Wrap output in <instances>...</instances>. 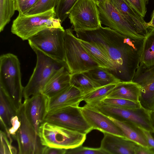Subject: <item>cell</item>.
<instances>
[{"label":"cell","mask_w":154,"mask_h":154,"mask_svg":"<svg viewBox=\"0 0 154 154\" xmlns=\"http://www.w3.org/2000/svg\"><path fill=\"white\" fill-rule=\"evenodd\" d=\"M77 37L103 51L113 63L114 75L122 81H132L140 63L143 40H134L109 27L75 32Z\"/></svg>","instance_id":"cell-1"},{"label":"cell","mask_w":154,"mask_h":154,"mask_svg":"<svg viewBox=\"0 0 154 154\" xmlns=\"http://www.w3.org/2000/svg\"><path fill=\"white\" fill-rule=\"evenodd\" d=\"M20 63L10 53L0 57V89L17 112L22 103L24 87L21 82Z\"/></svg>","instance_id":"cell-2"},{"label":"cell","mask_w":154,"mask_h":154,"mask_svg":"<svg viewBox=\"0 0 154 154\" xmlns=\"http://www.w3.org/2000/svg\"><path fill=\"white\" fill-rule=\"evenodd\" d=\"M38 134L42 146L65 149L82 145L86 139V134L46 121L40 125Z\"/></svg>","instance_id":"cell-3"},{"label":"cell","mask_w":154,"mask_h":154,"mask_svg":"<svg viewBox=\"0 0 154 154\" xmlns=\"http://www.w3.org/2000/svg\"><path fill=\"white\" fill-rule=\"evenodd\" d=\"M54 8L42 13L26 15L19 14L13 22L11 32L23 40H28L44 29L62 26Z\"/></svg>","instance_id":"cell-4"},{"label":"cell","mask_w":154,"mask_h":154,"mask_svg":"<svg viewBox=\"0 0 154 154\" xmlns=\"http://www.w3.org/2000/svg\"><path fill=\"white\" fill-rule=\"evenodd\" d=\"M32 48L36 55V63L28 83L24 88V100L31 95L42 93L51 78L60 69L66 65L65 62L57 60L37 49Z\"/></svg>","instance_id":"cell-5"},{"label":"cell","mask_w":154,"mask_h":154,"mask_svg":"<svg viewBox=\"0 0 154 154\" xmlns=\"http://www.w3.org/2000/svg\"><path fill=\"white\" fill-rule=\"evenodd\" d=\"M65 62L70 75L88 71L100 67L81 43L72 30H65L64 35Z\"/></svg>","instance_id":"cell-6"},{"label":"cell","mask_w":154,"mask_h":154,"mask_svg":"<svg viewBox=\"0 0 154 154\" xmlns=\"http://www.w3.org/2000/svg\"><path fill=\"white\" fill-rule=\"evenodd\" d=\"M65 31L62 26L44 29L30 38L29 44L55 60L65 62Z\"/></svg>","instance_id":"cell-7"},{"label":"cell","mask_w":154,"mask_h":154,"mask_svg":"<svg viewBox=\"0 0 154 154\" xmlns=\"http://www.w3.org/2000/svg\"><path fill=\"white\" fill-rule=\"evenodd\" d=\"M86 104L108 117L118 121L130 122L144 130L154 132V127L150 117V112L142 107L128 109L98 103Z\"/></svg>","instance_id":"cell-8"},{"label":"cell","mask_w":154,"mask_h":154,"mask_svg":"<svg viewBox=\"0 0 154 154\" xmlns=\"http://www.w3.org/2000/svg\"><path fill=\"white\" fill-rule=\"evenodd\" d=\"M68 17L75 32L96 29L102 26L97 6L92 0H79Z\"/></svg>","instance_id":"cell-9"},{"label":"cell","mask_w":154,"mask_h":154,"mask_svg":"<svg viewBox=\"0 0 154 154\" xmlns=\"http://www.w3.org/2000/svg\"><path fill=\"white\" fill-rule=\"evenodd\" d=\"M20 122L14 139L18 144V154H42L43 146L33 125L26 116L23 101L17 112Z\"/></svg>","instance_id":"cell-10"},{"label":"cell","mask_w":154,"mask_h":154,"mask_svg":"<svg viewBox=\"0 0 154 154\" xmlns=\"http://www.w3.org/2000/svg\"><path fill=\"white\" fill-rule=\"evenodd\" d=\"M44 121L86 134L93 130L79 106H69L48 112Z\"/></svg>","instance_id":"cell-11"},{"label":"cell","mask_w":154,"mask_h":154,"mask_svg":"<svg viewBox=\"0 0 154 154\" xmlns=\"http://www.w3.org/2000/svg\"><path fill=\"white\" fill-rule=\"evenodd\" d=\"M97 5L101 24L133 40L144 39L145 36L138 33L109 1Z\"/></svg>","instance_id":"cell-12"},{"label":"cell","mask_w":154,"mask_h":154,"mask_svg":"<svg viewBox=\"0 0 154 154\" xmlns=\"http://www.w3.org/2000/svg\"><path fill=\"white\" fill-rule=\"evenodd\" d=\"M139 84L141 90L139 102L149 112L154 110V66L145 67L140 63L132 80Z\"/></svg>","instance_id":"cell-13"},{"label":"cell","mask_w":154,"mask_h":154,"mask_svg":"<svg viewBox=\"0 0 154 154\" xmlns=\"http://www.w3.org/2000/svg\"><path fill=\"white\" fill-rule=\"evenodd\" d=\"M80 108L85 119L93 129L126 138L122 131L108 117L86 104Z\"/></svg>","instance_id":"cell-14"},{"label":"cell","mask_w":154,"mask_h":154,"mask_svg":"<svg viewBox=\"0 0 154 154\" xmlns=\"http://www.w3.org/2000/svg\"><path fill=\"white\" fill-rule=\"evenodd\" d=\"M48 99L47 97L40 93L32 95L24 101L26 116L38 135L39 127L44 121L48 112Z\"/></svg>","instance_id":"cell-15"},{"label":"cell","mask_w":154,"mask_h":154,"mask_svg":"<svg viewBox=\"0 0 154 154\" xmlns=\"http://www.w3.org/2000/svg\"><path fill=\"white\" fill-rule=\"evenodd\" d=\"M100 147L108 154H134L138 145L128 139L115 134L103 133Z\"/></svg>","instance_id":"cell-16"},{"label":"cell","mask_w":154,"mask_h":154,"mask_svg":"<svg viewBox=\"0 0 154 154\" xmlns=\"http://www.w3.org/2000/svg\"><path fill=\"white\" fill-rule=\"evenodd\" d=\"M83 96L79 90L70 85L55 95L48 98V112L69 106H79L82 101Z\"/></svg>","instance_id":"cell-17"},{"label":"cell","mask_w":154,"mask_h":154,"mask_svg":"<svg viewBox=\"0 0 154 154\" xmlns=\"http://www.w3.org/2000/svg\"><path fill=\"white\" fill-rule=\"evenodd\" d=\"M124 18L139 33L145 36L149 29L147 23L124 0H109Z\"/></svg>","instance_id":"cell-18"},{"label":"cell","mask_w":154,"mask_h":154,"mask_svg":"<svg viewBox=\"0 0 154 154\" xmlns=\"http://www.w3.org/2000/svg\"><path fill=\"white\" fill-rule=\"evenodd\" d=\"M70 76L66 65L63 66L48 81L42 93L49 98L61 92L70 86Z\"/></svg>","instance_id":"cell-19"},{"label":"cell","mask_w":154,"mask_h":154,"mask_svg":"<svg viewBox=\"0 0 154 154\" xmlns=\"http://www.w3.org/2000/svg\"><path fill=\"white\" fill-rule=\"evenodd\" d=\"M140 85L132 81H121L116 84L112 92L106 98H120L139 102Z\"/></svg>","instance_id":"cell-20"},{"label":"cell","mask_w":154,"mask_h":154,"mask_svg":"<svg viewBox=\"0 0 154 154\" xmlns=\"http://www.w3.org/2000/svg\"><path fill=\"white\" fill-rule=\"evenodd\" d=\"M108 117L122 131L126 139L148 148L147 141L142 128L130 122L118 121Z\"/></svg>","instance_id":"cell-21"},{"label":"cell","mask_w":154,"mask_h":154,"mask_svg":"<svg viewBox=\"0 0 154 154\" xmlns=\"http://www.w3.org/2000/svg\"><path fill=\"white\" fill-rule=\"evenodd\" d=\"M17 115V111L7 99L6 95L0 89V116L1 127L7 134L10 142L13 140L8 132L11 127V118Z\"/></svg>","instance_id":"cell-22"},{"label":"cell","mask_w":154,"mask_h":154,"mask_svg":"<svg viewBox=\"0 0 154 154\" xmlns=\"http://www.w3.org/2000/svg\"><path fill=\"white\" fill-rule=\"evenodd\" d=\"M79 39L88 53L99 66L106 69L114 74L115 70L114 66L106 54L94 44L79 38Z\"/></svg>","instance_id":"cell-23"},{"label":"cell","mask_w":154,"mask_h":154,"mask_svg":"<svg viewBox=\"0 0 154 154\" xmlns=\"http://www.w3.org/2000/svg\"><path fill=\"white\" fill-rule=\"evenodd\" d=\"M143 40L140 54V63L145 67L154 66V29H149Z\"/></svg>","instance_id":"cell-24"},{"label":"cell","mask_w":154,"mask_h":154,"mask_svg":"<svg viewBox=\"0 0 154 154\" xmlns=\"http://www.w3.org/2000/svg\"><path fill=\"white\" fill-rule=\"evenodd\" d=\"M84 72L100 87L116 84L122 81L106 69L100 67Z\"/></svg>","instance_id":"cell-25"},{"label":"cell","mask_w":154,"mask_h":154,"mask_svg":"<svg viewBox=\"0 0 154 154\" xmlns=\"http://www.w3.org/2000/svg\"><path fill=\"white\" fill-rule=\"evenodd\" d=\"M70 84L79 90L83 96L100 87L84 72L70 75Z\"/></svg>","instance_id":"cell-26"},{"label":"cell","mask_w":154,"mask_h":154,"mask_svg":"<svg viewBox=\"0 0 154 154\" xmlns=\"http://www.w3.org/2000/svg\"><path fill=\"white\" fill-rule=\"evenodd\" d=\"M16 11V0H0V32L10 22Z\"/></svg>","instance_id":"cell-27"},{"label":"cell","mask_w":154,"mask_h":154,"mask_svg":"<svg viewBox=\"0 0 154 154\" xmlns=\"http://www.w3.org/2000/svg\"><path fill=\"white\" fill-rule=\"evenodd\" d=\"M116 84H111L96 88L83 96L82 101L86 104H91L100 102L112 92Z\"/></svg>","instance_id":"cell-28"},{"label":"cell","mask_w":154,"mask_h":154,"mask_svg":"<svg viewBox=\"0 0 154 154\" xmlns=\"http://www.w3.org/2000/svg\"><path fill=\"white\" fill-rule=\"evenodd\" d=\"M79 0H57L54 8L57 18L62 24L68 17L70 11Z\"/></svg>","instance_id":"cell-29"},{"label":"cell","mask_w":154,"mask_h":154,"mask_svg":"<svg viewBox=\"0 0 154 154\" xmlns=\"http://www.w3.org/2000/svg\"><path fill=\"white\" fill-rule=\"evenodd\" d=\"M95 103L128 109L137 108L141 107L139 102L116 98H105L100 102L93 104Z\"/></svg>","instance_id":"cell-30"},{"label":"cell","mask_w":154,"mask_h":154,"mask_svg":"<svg viewBox=\"0 0 154 154\" xmlns=\"http://www.w3.org/2000/svg\"><path fill=\"white\" fill-rule=\"evenodd\" d=\"M57 0H39L25 14L31 15L45 12L55 8Z\"/></svg>","instance_id":"cell-31"},{"label":"cell","mask_w":154,"mask_h":154,"mask_svg":"<svg viewBox=\"0 0 154 154\" xmlns=\"http://www.w3.org/2000/svg\"><path fill=\"white\" fill-rule=\"evenodd\" d=\"M0 154H16L17 150L12 145L6 133L0 130Z\"/></svg>","instance_id":"cell-32"},{"label":"cell","mask_w":154,"mask_h":154,"mask_svg":"<svg viewBox=\"0 0 154 154\" xmlns=\"http://www.w3.org/2000/svg\"><path fill=\"white\" fill-rule=\"evenodd\" d=\"M66 154H108L101 147L91 148L83 146L82 145L77 147L66 149Z\"/></svg>","instance_id":"cell-33"},{"label":"cell","mask_w":154,"mask_h":154,"mask_svg":"<svg viewBox=\"0 0 154 154\" xmlns=\"http://www.w3.org/2000/svg\"><path fill=\"white\" fill-rule=\"evenodd\" d=\"M139 15L145 17L147 12L146 5L148 0H124Z\"/></svg>","instance_id":"cell-34"},{"label":"cell","mask_w":154,"mask_h":154,"mask_svg":"<svg viewBox=\"0 0 154 154\" xmlns=\"http://www.w3.org/2000/svg\"><path fill=\"white\" fill-rule=\"evenodd\" d=\"M39 0H25L16 9L19 14H25Z\"/></svg>","instance_id":"cell-35"},{"label":"cell","mask_w":154,"mask_h":154,"mask_svg":"<svg viewBox=\"0 0 154 154\" xmlns=\"http://www.w3.org/2000/svg\"><path fill=\"white\" fill-rule=\"evenodd\" d=\"M11 127L9 129L8 132L11 136L14 139L16 133L20 125V122L17 114L11 118Z\"/></svg>","instance_id":"cell-36"},{"label":"cell","mask_w":154,"mask_h":154,"mask_svg":"<svg viewBox=\"0 0 154 154\" xmlns=\"http://www.w3.org/2000/svg\"><path fill=\"white\" fill-rule=\"evenodd\" d=\"M66 149L43 146L42 154H65Z\"/></svg>","instance_id":"cell-37"},{"label":"cell","mask_w":154,"mask_h":154,"mask_svg":"<svg viewBox=\"0 0 154 154\" xmlns=\"http://www.w3.org/2000/svg\"><path fill=\"white\" fill-rule=\"evenodd\" d=\"M143 130L147 141L148 148L153 154H154V135L153 132L149 131L143 129Z\"/></svg>","instance_id":"cell-38"},{"label":"cell","mask_w":154,"mask_h":154,"mask_svg":"<svg viewBox=\"0 0 154 154\" xmlns=\"http://www.w3.org/2000/svg\"><path fill=\"white\" fill-rule=\"evenodd\" d=\"M134 154H153L147 148L138 145L134 151Z\"/></svg>","instance_id":"cell-39"},{"label":"cell","mask_w":154,"mask_h":154,"mask_svg":"<svg viewBox=\"0 0 154 154\" xmlns=\"http://www.w3.org/2000/svg\"><path fill=\"white\" fill-rule=\"evenodd\" d=\"M147 25L148 29H154V17L152 18L151 19L149 22L147 23Z\"/></svg>","instance_id":"cell-40"},{"label":"cell","mask_w":154,"mask_h":154,"mask_svg":"<svg viewBox=\"0 0 154 154\" xmlns=\"http://www.w3.org/2000/svg\"><path fill=\"white\" fill-rule=\"evenodd\" d=\"M150 115L152 124L154 127V110L150 112Z\"/></svg>","instance_id":"cell-41"},{"label":"cell","mask_w":154,"mask_h":154,"mask_svg":"<svg viewBox=\"0 0 154 154\" xmlns=\"http://www.w3.org/2000/svg\"><path fill=\"white\" fill-rule=\"evenodd\" d=\"M95 3L97 4V5H98L100 4H101L103 3L107 0H92Z\"/></svg>","instance_id":"cell-42"},{"label":"cell","mask_w":154,"mask_h":154,"mask_svg":"<svg viewBox=\"0 0 154 154\" xmlns=\"http://www.w3.org/2000/svg\"><path fill=\"white\" fill-rule=\"evenodd\" d=\"M25 0H16V10Z\"/></svg>","instance_id":"cell-43"},{"label":"cell","mask_w":154,"mask_h":154,"mask_svg":"<svg viewBox=\"0 0 154 154\" xmlns=\"http://www.w3.org/2000/svg\"><path fill=\"white\" fill-rule=\"evenodd\" d=\"M154 17V10L153 11V12L152 14V16H151V18H152Z\"/></svg>","instance_id":"cell-44"},{"label":"cell","mask_w":154,"mask_h":154,"mask_svg":"<svg viewBox=\"0 0 154 154\" xmlns=\"http://www.w3.org/2000/svg\"><path fill=\"white\" fill-rule=\"evenodd\" d=\"M108 0V1H109V0Z\"/></svg>","instance_id":"cell-45"}]
</instances>
